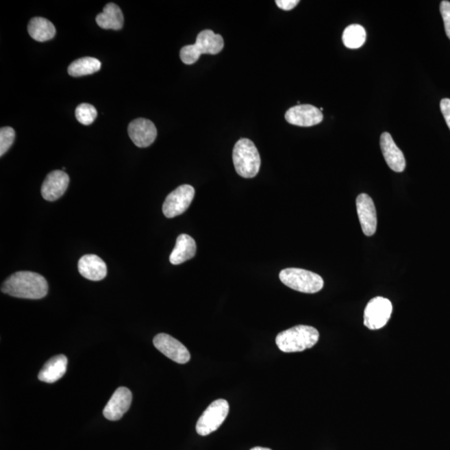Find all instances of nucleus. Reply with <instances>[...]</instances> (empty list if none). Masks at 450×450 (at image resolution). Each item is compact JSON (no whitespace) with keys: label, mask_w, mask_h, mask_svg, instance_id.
Returning a JSON list of instances; mask_svg holds the SVG:
<instances>
[{"label":"nucleus","mask_w":450,"mask_h":450,"mask_svg":"<svg viewBox=\"0 0 450 450\" xmlns=\"http://www.w3.org/2000/svg\"><path fill=\"white\" fill-rule=\"evenodd\" d=\"M299 0H277L275 3L277 6L283 10H291L298 5Z\"/></svg>","instance_id":"27"},{"label":"nucleus","mask_w":450,"mask_h":450,"mask_svg":"<svg viewBox=\"0 0 450 450\" xmlns=\"http://www.w3.org/2000/svg\"><path fill=\"white\" fill-rule=\"evenodd\" d=\"M233 162L238 175L252 179L259 174L261 160L255 144L249 138H241L233 150Z\"/></svg>","instance_id":"4"},{"label":"nucleus","mask_w":450,"mask_h":450,"mask_svg":"<svg viewBox=\"0 0 450 450\" xmlns=\"http://www.w3.org/2000/svg\"><path fill=\"white\" fill-rule=\"evenodd\" d=\"M28 32L34 40L45 42L55 36L56 29L55 25L47 18L36 17L29 21Z\"/></svg>","instance_id":"20"},{"label":"nucleus","mask_w":450,"mask_h":450,"mask_svg":"<svg viewBox=\"0 0 450 450\" xmlns=\"http://www.w3.org/2000/svg\"><path fill=\"white\" fill-rule=\"evenodd\" d=\"M324 118L322 111L311 105H298L290 108L286 114L287 122L300 127L321 124Z\"/></svg>","instance_id":"10"},{"label":"nucleus","mask_w":450,"mask_h":450,"mask_svg":"<svg viewBox=\"0 0 450 450\" xmlns=\"http://www.w3.org/2000/svg\"><path fill=\"white\" fill-rule=\"evenodd\" d=\"M128 133L133 143L140 148H146L155 142L157 129L149 119L140 118L130 123Z\"/></svg>","instance_id":"12"},{"label":"nucleus","mask_w":450,"mask_h":450,"mask_svg":"<svg viewBox=\"0 0 450 450\" xmlns=\"http://www.w3.org/2000/svg\"><path fill=\"white\" fill-rule=\"evenodd\" d=\"M393 312V305L390 299L375 297L368 303L364 310V324L368 329H382L387 325Z\"/></svg>","instance_id":"7"},{"label":"nucleus","mask_w":450,"mask_h":450,"mask_svg":"<svg viewBox=\"0 0 450 450\" xmlns=\"http://www.w3.org/2000/svg\"><path fill=\"white\" fill-rule=\"evenodd\" d=\"M229 411V403L225 399L215 400L199 418L196 432L201 436H207L216 432L228 416Z\"/></svg>","instance_id":"6"},{"label":"nucleus","mask_w":450,"mask_h":450,"mask_svg":"<svg viewBox=\"0 0 450 450\" xmlns=\"http://www.w3.org/2000/svg\"><path fill=\"white\" fill-rule=\"evenodd\" d=\"M3 293L13 297L40 299L48 294L49 286L45 277L30 271L14 273L1 287Z\"/></svg>","instance_id":"1"},{"label":"nucleus","mask_w":450,"mask_h":450,"mask_svg":"<svg viewBox=\"0 0 450 450\" xmlns=\"http://www.w3.org/2000/svg\"><path fill=\"white\" fill-rule=\"evenodd\" d=\"M318 338L319 333L314 327L297 325L279 333L275 342L282 351L295 353L313 348Z\"/></svg>","instance_id":"2"},{"label":"nucleus","mask_w":450,"mask_h":450,"mask_svg":"<svg viewBox=\"0 0 450 450\" xmlns=\"http://www.w3.org/2000/svg\"><path fill=\"white\" fill-rule=\"evenodd\" d=\"M380 147H382L384 160L392 171L401 173L405 171L406 161L403 152L398 148L390 133L384 132L380 137Z\"/></svg>","instance_id":"15"},{"label":"nucleus","mask_w":450,"mask_h":450,"mask_svg":"<svg viewBox=\"0 0 450 450\" xmlns=\"http://www.w3.org/2000/svg\"><path fill=\"white\" fill-rule=\"evenodd\" d=\"M366 30L360 25H351L345 29L343 43L349 49H355L362 47L366 41Z\"/></svg>","instance_id":"22"},{"label":"nucleus","mask_w":450,"mask_h":450,"mask_svg":"<svg viewBox=\"0 0 450 450\" xmlns=\"http://www.w3.org/2000/svg\"><path fill=\"white\" fill-rule=\"evenodd\" d=\"M101 63L95 58L84 57L72 62L68 68V75L72 77L90 75L98 72Z\"/></svg>","instance_id":"21"},{"label":"nucleus","mask_w":450,"mask_h":450,"mask_svg":"<svg viewBox=\"0 0 450 450\" xmlns=\"http://www.w3.org/2000/svg\"><path fill=\"white\" fill-rule=\"evenodd\" d=\"M78 268L80 275L92 282H99L107 275L106 264L97 255H87L80 258Z\"/></svg>","instance_id":"16"},{"label":"nucleus","mask_w":450,"mask_h":450,"mask_svg":"<svg viewBox=\"0 0 450 450\" xmlns=\"http://www.w3.org/2000/svg\"><path fill=\"white\" fill-rule=\"evenodd\" d=\"M15 132L11 127H3L0 129V155L3 156L12 146Z\"/></svg>","instance_id":"24"},{"label":"nucleus","mask_w":450,"mask_h":450,"mask_svg":"<svg viewBox=\"0 0 450 450\" xmlns=\"http://www.w3.org/2000/svg\"><path fill=\"white\" fill-rule=\"evenodd\" d=\"M195 190L190 184H183L167 196L163 205V213L168 218L184 214L193 201Z\"/></svg>","instance_id":"8"},{"label":"nucleus","mask_w":450,"mask_h":450,"mask_svg":"<svg viewBox=\"0 0 450 450\" xmlns=\"http://www.w3.org/2000/svg\"><path fill=\"white\" fill-rule=\"evenodd\" d=\"M132 403V391L125 387L118 388L103 409V416L110 421H119L129 410Z\"/></svg>","instance_id":"11"},{"label":"nucleus","mask_w":450,"mask_h":450,"mask_svg":"<svg viewBox=\"0 0 450 450\" xmlns=\"http://www.w3.org/2000/svg\"><path fill=\"white\" fill-rule=\"evenodd\" d=\"M97 110L90 103H84L76 108L75 116L77 121L84 125H90L97 118Z\"/></svg>","instance_id":"23"},{"label":"nucleus","mask_w":450,"mask_h":450,"mask_svg":"<svg viewBox=\"0 0 450 450\" xmlns=\"http://www.w3.org/2000/svg\"><path fill=\"white\" fill-rule=\"evenodd\" d=\"M124 14L121 8L114 3H107L103 12L96 17L98 25L103 29H121L124 26Z\"/></svg>","instance_id":"19"},{"label":"nucleus","mask_w":450,"mask_h":450,"mask_svg":"<svg viewBox=\"0 0 450 450\" xmlns=\"http://www.w3.org/2000/svg\"><path fill=\"white\" fill-rule=\"evenodd\" d=\"M155 347L175 362L186 364L190 360V353L178 340L167 334H159L153 338Z\"/></svg>","instance_id":"9"},{"label":"nucleus","mask_w":450,"mask_h":450,"mask_svg":"<svg viewBox=\"0 0 450 450\" xmlns=\"http://www.w3.org/2000/svg\"><path fill=\"white\" fill-rule=\"evenodd\" d=\"M440 13L444 21L445 33L450 40V2L447 0L441 2Z\"/></svg>","instance_id":"25"},{"label":"nucleus","mask_w":450,"mask_h":450,"mask_svg":"<svg viewBox=\"0 0 450 450\" xmlns=\"http://www.w3.org/2000/svg\"><path fill=\"white\" fill-rule=\"evenodd\" d=\"M357 213L365 236H374L377 229V214L374 201L366 194H361L356 199Z\"/></svg>","instance_id":"13"},{"label":"nucleus","mask_w":450,"mask_h":450,"mask_svg":"<svg viewBox=\"0 0 450 450\" xmlns=\"http://www.w3.org/2000/svg\"><path fill=\"white\" fill-rule=\"evenodd\" d=\"M68 359L64 355L49 359L40 371L38 378L42 382L52 384L62 378L67 371Z\"/></svg>","instance_id":"17"},{"label":"nucleus","mask_w":450,"mask_h":450,"mask_svg":"<svg viewBox=\"0 0 450 450\" xmlns=\"http://www.w3.org/2000/svg\"><path fill=\"white\" fill-rule=\"evenodd\" d=\"M279 279L284 286L305 294H315L324 287V280L315 273L305 269L288 268L283 269Z\"/></svg>","instance_id":"5"},{"label":"nucleus","mask_w":450,"mask_h":450,"mask_svg":"<svg viewBox=\"0 0 450 450\" xmlns=\"http://www.w3.org/2000/svg\"><path fill=\"white\" fill-rule=\"evenodd\" d=\"M196 250H197V246H196L194 238L188 234H180L177 238L175 247L169 256V261L174 265L186 262V261L193 259L196 255Z\"/></svg>","instance_id":"18"},{"label":"nucleus","mask_w":450,"mask_h":450,"mask_svg":"<svg viewBox=\"0 0 450 450\" xmlns=\"http://www.w3.org/2000/svg\"><path fill=\"white\" fill-rule=\"evenodd\" d=\"M250 450H272V449L268 448H263V447H255Z\"/></svg>","instance_id":"28"},{"label":"nucleus","mask_w":450,"mask_h":450,"mask_svg":"<svg viewBox=\"0 0 450 450\" xmlns=\"http://www.w3.org/2000/svg\"><path fill=\"white\" fill-rule=\"evenodd\" d=\"M441 112L444 115V118L450 129V99H443L440 102Z\"/></svg>","instance_id":"26"},{"label":"nucleus","mask_w":450,"mask_h":450,"mask_svg":"<svg viewBox=\"0 0 450 450\" xmlns=\"http://www.w3.org/2000/svg\"><path fill=\"white\" fill-rule=\"evenodd\" d=\"M69 177L63 171H55L49 173L42 184L41 194L48 201H55L63 196L67 190Z\"/></svg>","instance_id":"14"},{"label":"nucleus","mask_w":450,"mask_h":450,"mask_svg":"<svg viewBox=\"0 0 450 450\" xmlns=\"http://www.w3.org/2000/svg\"><path fill=\"white\" fill-rule=\"evenodd\" d=\"M225 47L224 38L212 30L205 29L198 34L195 45L184 46L180 50V59L186 64L197 62L201 55H218Z\"/></svg>","instance_id":"3"}]
</instances>
